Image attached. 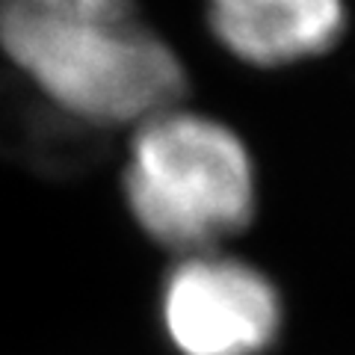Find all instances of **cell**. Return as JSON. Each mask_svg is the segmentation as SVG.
Instances as JSON below:
<instances>
[{
    "label": "cell",
    "mask_w": 355,
    "mask_h": 355,
    "mask_svg": "<svg viewBox=\"0 0 355 355\" xmlns=\"http://www.w3.org/2000/svg\"><path fill=\"white\" fill-rule=\"evenodd\" d=\"M0 48L15 71L98 130L181 107L187 71L137 0H0Z\"/></svg>",
    "instance_id": "1"
},
{
    "label": "cell",
    "mask_w": 355,
    "mask_h": 355,
    "mask_svg": "<svg viewBox=\"0 0 355 355\" xmlns=\"http://www.w3.org/2000/svg\"><path fill=\"white\" fill-rule=\"evenodd\" d=\"M160 314L181 355H261L282 331V296L258 266L210 249L172 266Z\"/></svg>",
    "instance_id": "3"
},
{
    "label": "cell",
    "mask_w": 355,
    "mask_h": 355,
    "mask_svg": "<svg viewBox=\"0 0 355 355\" xmlns=\"http://www.w3.org/2000/svg\"><path fill=\"white\" fill-rule=\"evenodd\" d=\"M207 21L222 48L249 65H291L338 42L343 0H207Z\"/></svg>",
    "instance_id": "4"
},
{
    "label": "cell",
    "mask_w": 355,
    "mask_h": 355,
    "mask_svg": "<svg viewBox=\"0 0 355 355\" xmlns=\"http://www.w3.org/2000/svg\"><path fill=\"white\" fill-rule=\"evenodd\" d=\"M125 198L160 246L210 252L252 222L254 166L228 125L172 107L133 130Z\"/></svg>",
    "instance_id": "2"
}]
</instances>
